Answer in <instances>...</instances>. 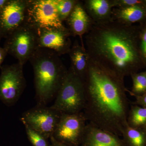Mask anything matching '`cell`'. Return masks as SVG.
<instances>
[{
    "label": "cell",
    "mask_w": 146,
    "mask_h": 146,
    "mask_svg": "<svg viewBox=\"0 0 146 146\" xmlns=\"http://www.w3.org/2000/svg\"><path fill=\"white\" fill-rule=\"evenodd\" d=\"M139 48L143 61H146V27L139 33Z\"/></svg>",
    "instance_id": "obj_23"
},
{
    "label": "cell",
    "mask_w": 146,
    "mask_h": 146,
    "mask_svg": "<svg viewBox=\"0 0 146 146\" xmlns=\"http://www.w3.org/2000/svg\"><path fill=\"white\" fill-rule=\"evenodd\" d=\"M71 61L70 69L83 82L89 66L90 58L85 46L75 40L68 54Z\"/></svg>",
    "instance_id": "obj_14"
},
{
    "label": "cell",
    "mask_w": 146,
    "mask_h": 146,
    "mask_svg": "<svg viewBox=\"0 0 146 146\" xmlns=\"http://www.w3.org/2000/svg\"><path fill=\"white\" fill-rule=\"evenodd\" d=\"M83 83L87 122L121 136L130 108L124 79L90 58Z\"/></svg>",
    "instance_id": "obj_1"
},
{
    "label": "cell",
    "mask_w": 146,
    "mask_h": 146,
    "mask_svg": "<svg viewBox=\"0 0 146 146\" xmlns=\"http://www.w3.org/2000/svg\"><path fill=\"white\" fill-rule=\"evenodd\" d=\"M78 1V0H56L58 13L62 22L66 21Z\"/></svg>",
    "instance_id": "obj_20"
},
{
    "label": "cell",
    "mask_w": 146,
    "mask_h": 146,
    "mask_svg": "<svg viewBox=\"0 0 146 146\" xmlns=\"http://www.w3.org/2000/svg\"><path fill=\"white\" fill-rule=\"evenodd\" d=\"M127 124L136 128L146 126V108L131 104L127 119Z\"/></svg>",
    "instance_id": "obj_18"
},
{
    "label": "cell",
    "mask_w": 146,
    "mask_h": 146,
    "mask_svg": "<svg viewBox=\"0 0 146 146\" xmlns=\"http://www.w3.org/2000/svg\"><path fill=\"white\" fill-rule=\"evenodd\" d=\"M143 129H145V130L146 131V126H145V127L143 128Z\"/></svg>",
    "instance_id": "obj_28"
},
{
    "label": "cell",
    "mask_w": 146,
    "mask_h": 146,
    "mask_svg": "<svg viewBox=\"0 0 146 146\" xmlns=\"http://www.w3.org/2000/svg\"><path fill=\"white\" fill-rule=\"evenodd\" d=\"M138 34L131 25L111 19L94 23L85 35L84 43L91 59L124 79L136 73L143 61Z\"/></svg>",
    "instance_id": "obj_2"
},
{
    "label": "cell",
    "mask_w": 146,
    "mask_h": 146,
    "mask_svg": "<svg viewBox=\"0 0 146 146\" xmlns=\"http://www.w3.org/2000/svg\"><path fill=\"white\" fill-rule=\"evenodd\" d=\"M8 0H0V12L2 10Z\"/></svg>",
    "instance_id": "obj_27"
},
{
    "label": "cell",
    "mask_w": 146,
    "mask_h": 146,
    "mask_svg": "<svg viewBox=\"0 0 146 146\" xmlns=\"http://www.w3.org/2000/svg\"><path fill=\"white\" fill-rule=\"evenodd\" d=\"M27 0H8L0 12V41L27 23Z\"/></svg>",
    "instance_id": "obj_10"
},
{
    "label": "cell",
    "mask_w": 146,
    "mask_h": 146,
    "mask_svg": "<svg viewBox=\"0 0 146 146\" xmlns=\"http://www.w3.org/2000/svg\"><path fill=\"white\" fill-rule=\"evenodd\" d=\"M50 139L51 142V146H68L56 141L52 136H51Z\"/></svg>",
    "instance_id": "obj_26"
},
{
    "label": "cell",
    "mask_w": 146,
    "mask_h": 146,
    "mask_svg": "<svg viewBox=\"0 0 146 146\" xmlns=\"http://www.w3.org/2000/svg\"><path fill=\"white\" fill-rule=\"evenodd\" d=\"M62 114L51 106L36 104L24 112L20 120L27 126L48 139L52 136Z\"/></svg>",
    "instance_id": "obj_8"
},
{
    "label": "cell",
    "mask_w": 146,
    "mask_h": 146,
    "mask_svg": "<svg viewBox=\"0 0 146 146\" xmlns=\"http://www.w3.org/2000/svg\"><path fill=\"white\" fill-rule=\"evenodd\" d=\"M85 102L83 82L69 68L51 107L61 114H74L83 112Z\"/></svg>",
    "instance_id": "obj_4"
},
{
    "label": "cell",
    "mask_w": 146,
    "mask_h": 146,
    "mask_svg": "<svg viewBox=\"0 0 146 146\" xmlns=\"http://www.w3.org/2000/svg\"><path fill=\"white\" fill-rule=\"evenodd\" d=\"M27 23L37 31L67 27L60 21L56 0H27Z\"/></svg>",
    "instance_id": "obj_6"
},
{
    "label": "cell",
    "mask_w": 146,
    "mask_h": 146,
    "mask_svg": "<svg viewBox=\"0 0 146 146\" xmlns=\"http://www.w3.org/2000/svg\"><path fill=\"white\" fill-rule=\"evenodd\" d=\"M65 21L72 36H79L81 44L84 46L83 36L91 29L94 22L85 10L82 2L78 1Z\"/></svg>",
    "instance_id": "obj_13"
},
{
    "label": "cell",
    "mask_w": 146,
    "mask_h": 146,
    "mask_svg": "<svg viewBox=\"0 0 146 146\" xmlns=\"http://www.w3.org/2000/svg\"><path fill=\"white\" fill-rule=\"evenodd\" d=\"M23 66L18 62L1 67L0 100L7 106L15 104L26 86Z\"/></svg>",
    "instance_id": "obj_7"
},
{
    "label": "cell",
    "mask_w": 146,
    "mask_h": 146,
    "mask_svg": "<svg viewBox=\"0 0 146 146\" xmlns=\"http://www.w3.org/2000/svg\"><path fill=\"white\" fill-rule=\"evenodd\" d=\"M122 138L127 146H146V131L127 125L122 133Z\"/></svg>",
    "instance_id": "obj_17"
},
{
    "label": "cell",
    "mask_w": 146,
    "mask_h": 146,
    "mask_svg": "<svg viewBox=\"0 0 146 146\" xmlns=\"http://www.w3.org/2000/svg\"><path fill=\"white\" fill-rule=\"evenodd\" d=\"M83 4L94 23H102L111 19L114 8L112 0H85Z\"/></svg>",
    "instance_id": "obj_15"
},
{
    "label": "cell",
    "mask_w": 146,
    "mask_h": 146,
    "mask_svg": "<svg viewBox=\"0 0 146 146\" xmlns=\"http://www.w3.org/2000/svg\"><path fill=\"white\" fill-rule=\"evenodd\" d=\"M29 61L34 72L37 104L46 106L57 96L68 70L60 56L48 49L38 48Z\"/></svg>",
    "instance_id": "obj_3"
},
{
    "label": "cell",
    "mask_w": 146,
    "mask_h": 146,
    "mask_svg": "<svg viewBox=\"0 0 146 146\" xmlns=\"http://www.w3.org/2000/svg\"><path fill=\"white\" fill-rule=\"evenodd\" d=\"M29 141L33 146H51L48 139L31 128L25 125Z\"/></svg>",
    "instance_id": "obj_21"
},
{
    "label": "cell",
    "mask_w": 146,
    "mask_h": 146,
    "mask_svg": "<svg viewBox=\"0 0 146 146\" xmlns=\"http://www.w3.org/2000/svg\"><path fill=\"white\" fill-rule=\"evenodd\" d=\"M7 54H8L5 49L4 47L2 48L0 46V67Z\"/></svg>",
    "instance_id": "obj_25"
},
{
    "label": "cell",
    "mask_w": 146,
    "mask_h": 146,
    "mask_svg": "<svg viewBox=\"0 0 146 146\" xmlns=\"http://www.w3.org/2000/svg\"><path fill=\"white\" fill-rule=\"evenodd\" d=\"M114 8H121L142 4L143 1L139 0H112Z\"/></svg>",
    "instance_id": "obj_22"
},
{
    "label": "cell",
    "mask_w": 146,
    "mask_h": 146,
    "mask_svg": "<svg viewBox=\"0 0 146 146\" xmlns=\"http://www.w3.org/2000/svg\"><path fill=\"white\" fill-rule=\"evenodd\" d=\"M146 17V8L142 4L121 8H114L112 10L111 19L119 23L131 25L141 21Z\"/></svg>",
    "instance_id": "obj_16"
},
{
    "label": "cell",
    "mask_w": 146,
    "mask_h": 146,
    "mask_svg": "<svg viewBox=\"0 0 146 146\" xmlns=\"http://www.w3.org/2000/svg\"><path fill=\"white\" fill-rule=\"evenodd\" d=\"M4 48L7 54L25 65L38 48V34L36 29L26 23L6 38Z\"/></svg>",
    "instance_id": "obj_5"
},
{
    "label": "cell",
    "mask_w": 146,
    "mask_h": 146,
    "mask_svg": "<svg viewBox=\"0 0 146 146\" xmlns=\"http://www.w3.org/2000/svg\"><path fill=\"white\" fill-rule=\"evenodd\" d=\"M79 146H127L120 136L87 123Z\"/></svg>",
    "instance_id": "obj_12"
},
{
    "label": "cell",
    "mask_w": 146,
    "mask_h": 146,
    "mask_svg": "<svg viewBox=\"0 0 146 146\" xmlns=\"http://www.w3.org/2000/svg\"><path fill=\"white\" fill-rule=\"evenodd\" d=\"M87 121L83 112L62 114L52 136L56 141L68 146H79Z\"/></svg>",
    "instance_id": "obj_9"
},
{
    "label": "cell",
    "mask_w": 146,
    "mask_h": 146,
    "mask_svg": "<svg viewBox=\"0 0 146 146\" xmlns=\"http://www.w3.org/2000/svg\"><path fill=\"white\" fill-rule=\"evenodd\" d=\"M135 97V101L131 104L146 108V93L142 96Z\"/></svg>",
    "instance_id": "obj_24"
},
{
    "label": "cell",
    "mask_w": 146,
    "mask_h": 146,
    "mask_svg": "<svg viewBox=\"0 0 146 146\" xmlns=\"http://www.w3.org/2000/svg\"><path fill=\"white\" fill-rule=\"evenodd\" d=\"M133 82L131 91H129L134 97L142 96L146 93V71L131 75Z\"/></svg>",
    "instance_id": "obj_19"
},
{
    "label": "cell",
    "mask_w": 146,
    "mask_h": 146,
    "mask_svg": "<svg viewBox=\"0 0 146 146\" xmlns=\"http://www.w3.org/2000/svg\"><path fill=\"white\" fill-rule=\"evenodd\" d=\"M38 48L53 51L59 56L68 54L71 47L72 36L68 29H53L37 31Z\"/></svg>",
    "instance_id": "obj_11"
}]
</instances>
